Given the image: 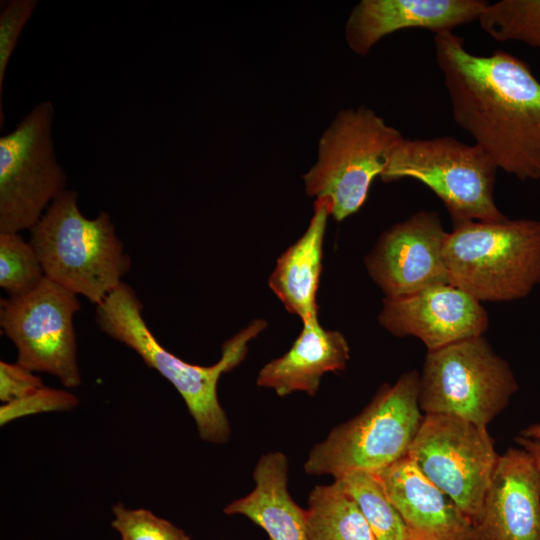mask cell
I'll list each match as a JSON object with an SVG mask.
<instances>
[{"label": "cell", "mask_w": 540, "mask_h": 540, "mask_svg": "<svg viewBox=\"0 0 540 540\" xmlns=\"http://www.w3.org/2000/svg\"><path fill=\"white\" fill-rule=\"evenodd\" d=\"M112 513L110 524L121 540H191L182 529L150 510L129 509L118 502Z\"/></svg>", "instance_id": "cell-24"}, {"label": "cell", "mask_w": 540, "mask_h": 540, "mask_svg": "<svg viewBox=\"0 0 540 540\" xmlns=\"http://www.w3.org/2000/svg\"><path fill=\"white\" fill-rule=\"evenodd\" d=\"M77 404L78 399L73 393L44 386L24 398L2 405L0 424L3 426L17 418L42 412L71 410Z\"/></svg>", "instance_id": "cell-25"}, {"label": "cell", "mask_w": 540, "mask_h": 540, "mask_svg": "<svg viewBox=\"0 0 540 540\" xmlns=\"http://www.w3.org/2000/svg\"><path fill=\"white\" fill-rule=\"evenodd\" d=\"M30 232L45 277L93 304L102 303L130 270L110 215L85 217L74 190L60 193Z\"/></svg>", "instance_id": "cell-3"}, {"label": "cell", "mask_w": 540, "mask_h": 540, "mask_svg": "<svg viewBox=\"0 0 540 540\" xmlns=\"http://www.w3.org/2000/svg\"><path fill=\"white\" fill-rule=\"evenodd\" d=\"M349 358L350 348L342 333L324 329L318 318L307 320L291 348L260 370L257 385L273 389L279 396L296 391L313 396L321 377L344 370Z\"/></svg>", "instance_id": "cell-17"}, {"label": "cell", "mask_w": 540, "mask_h": 540, "mask_svg": "<svg viewBox=\"0 0 540 540\" xmlns=\"http://www.w3.org/2000/svg\"><path fill=\"white\" fill-rule=\"evenodd\" d=\"M478 22L497 41H520L540 49V0L488 3Z\"/></svg>", "instance_id": "cell-22"}, {"label": "cell", "mask_w": 540, "mask_h": 540, "mask_svg": "<svg viewBox=\"0 0 540 540\" xmlns=\"http://www.w3.org/2000/svg\"><path fill=\"white\" fill-rule=\"evenodd\" d=\"M288 461L281 452L264 454L254 471V489L224 508L227 515H243L260 526L271 540H310L306 510L287 488Z\"/></svg>", "instance_id": "cell-18"}, {"label": "cell", "mask_w": 540, "mask_h": 540, "mask_svg": "<svg viewBox=\"0 0 540 540\" xmlns=\"http://www.w3.org/2000/svg\"><path fill=\"white\" fill-rule=\"evenodd\" d=\"M434 46L457 125L498 169L540 179V82L529 66L503 50L472 54L453 31L435 34Z\"/></svg>", "instance_id": "cell-1"}, {"label": "cell", "mask_w": 540, "mask_h": 540, "mask_svg": "<svg viewBox=\"0 0 540 540\" xmlns=\"http://www.w3.org/2000/svg\"><path fill=\"white\" fill-rule=\"evenodd\" d=\"M409 456L473 523L500 455L486 427L457 416L425 414Z\"/></svg>", "instance_id": "cell-10"}, {"label": "cell", "mask_w": 540, "mask_h": 540, "mask_svg": "<svg viewBox=\"0 0 540 540\" xmlns=\"http://www.w3.org/2000/svg\"><path fill=\"white\" fill-rule=\"evenodd\" d=\"M54 112L42 101L0 137V233L30 230L66 190L52 139Z\"/></svg>", "instance_id": "cell-9"}, {"label": "cell", "mask_w": 540, "mask_h": 540, "mask_svg": "<svg viewBox=\"0 0 540 540\" xmlns=\"http://www.w3.org/2000/svg\"><path fill=\"white\" fill-rule=\"evenodd\" d=\"M521 435L528 438L540 439V424H533L521 431Z\"/></svg>", "instance_id": "cell-29"}, {"label": "cell", "mask_w": 540, "mask_h": 540, "mask_svg": "<svg viewBox=\"0 0 540 540\" xmlns=\"http://www.w3.org/2000/svg\"><path fill=\"white\" fill-rule=\"evenodd\" d=\"M373 473L412 540H472L471 521L409 456Z\"/></svg>", "instance_id": "cell-16"}, {"label": "cell", "mask_w": 540, "mask_h": 540, "mask_svg": "<svg viewBox=\"0 0 540 540\" xmlns=\"http://www.w3.org/2000/svg\"><path fill=\"white\" fill-rule=\"evenodd\" d=\"M447 235L436 211H418L383 232L365 257L366 269L385 297L450 283Z\"/></svg>", "instance_id": "cell-12"}, {"label": "cell", "mask_w": 540, "mask_h": 540, "mask_svg": "<svg viewBox=\"0 0 540 540\" xmlns=\"http://www.w3.org/2000/svg\"><path fill=\"white\" fill-rule=\"evenodd\" d=\"M484 0H361L345 26L348 47L367 55L385 36L403 29H426L435 34L478 20Z\"/></svg>", "instance_id": "cell-15"}, {"label": "cell", "mask_w": 540, "mask_h": 540, "mask_svg": "<svg viewBox=\"0 0 540 540\" xmlns=\"http://www.w3.org/2000/svg\"><path fill=\"white\" fill-rule=\"evenodd\" d=\"M142 309L134 290L123 282L97 305L96 322L103 333L134 350L148 367L175 387L202 440L216 444L226 442L231 428L218 401L217 384L223 373L245 358L249 341L266 327V322L252 321L223 344L216 364L199 366L183 361L161 346L143 319Z\"/></svg>", "instance_id": "cell-2"}, {"label": "cell", "mask_w": 540, "mask_h": 540, "mask_svg": "<svg viewBox=\"0 0 540 540\" xmlns=\"http://www.w3.org/2000/svg\"><path fill=\"white\" fill-rule=\"evenodd\" d=\"M37 4V0H12L0 14V95L10 57Z\"/></svg>", "instance_id": "cell-26"}, {"label": "cell", "mask_w": 540, "mask_h": 540, "mask_svg": "<svg viewBox=\"0 0 540 540\" xmlns=\"http://www.w3.org/2000/svg\"><path fill=\"white\" fill-rule=\"evenodd\" d=\"M402 138L366 106L340 110L320 137L316 162L303 175L306 193L326 199L336 221L351 216L365 203Z\"/></svg>", "instance_id": "cell-6"}, {"label": "cell", "mask_w": 540, "mask_h": 540, "mask_svg": "<svg viewBox=\"0 0 540 540\" xmlns=\"http://www.w3.org/2000/svg\"><path fill=\"white\" fill-rule=\"evenodd\" d=\"M444 254L450 283L479 302L522 299L540 284V220L453 223Z\"/></svg>", "instance_id": "cell-4"}, {"label": "cell", "mask_w": 540, "mask_h": 540, "mask_svg": "<svg viewBox=\"0 0 540 540\" xmlns=\"http://www.w3.org/2000/svg\"><path fill=\"white\" fill-rule=\"evenodd\" d=\"M498 167L479 146L450 136L402 138L380 176L384 182L415 179L443 202L453 223L498 222L506 216L494 201Z\"/></svg>", "instance_id": "cell-7"}, {"label": "cell", "mask_w": 540, "mask_h": 540, "mask_svg": "<svg viewBox=\"0 0 540 540\" xmlns=\"http://www.w3.org/2000/svg\"><path fill=\"white\" fill-rule=\"evenodd\" d=\"M80 308L76 294L46 277L33 291L2 299L0 325L17 348V363L79 386L73 317Z\"/></svg>", "instance_id": "cell-11"}, {"label": "cell", "mask_w": 540, "mask_h": 540, "mask_svg": "<svg viewBox=\"0 0 540 540\" xmlns=\"http://www.w3.org/2000/svg\"><path fill=\"white\" fill-rule=\"evenodd\" d=\"M305 510L310 540H376L359 506L336 480L315 486Z\"/></svg>", "instance_id": "cell-20"}, {"label": "cell", "mask_w": 540, "mask_h": 540, "mask_svg": "<svg viewBox=\"0 0 540 540\" xmlns=\"http://www.w3.org/2000/svg\"><path fill=\"white\" fill-rule=\"evenodd\" d=\"M515 442L532 456L540 469V439H533L520 435L515 438Z\"/></svg>", "instance_id": "cell-28"}, {"label": "cell", "mask_w": 540, "mask_h": 540, "mask_svg": "<svg viewBox=\"0 0 540 540\" xmlns=\"http://www.w3.org/2000/svg\"><path fill=\"white\" fill-rule=\"evenodd\" d=\"M330 215L326 199H315L314 214L305 233L277 260L269 287L286 310L302 322L318 318L316 301L322 270V249Z\"/></svg>", "instance_id": "cell-19"}, {"label": "cell", "mask_w": 540, "mask_h": 540, "mask_svg": "<svg viewBox=\"0 0 540 540\" xmlns=\"http://www.w3.org/2000/svg\"><path fill=\"white\" fill-rule=\"evenodd\" d=\"M518 390L509 364L483 337L428 351L419 378V407L486 427Z\"/></svg>", "instance_id": "cell-8"}, {"label": "cell", "mask_w": 540, "mask_h": 540, "mask_svg": "<svg viewBox=\"0 0 540 540\" xmlns=\"http://www.w3.org/2000/svg\"><path fill=\"white\" fill-rule=\"evenodd\" d=\"M335 480L357 503L376 540H412L373 472L355 471Z\"/></svg>", "instance_id": "cell-21"}, {"label": "cell", "mask_w": 540, "mask_h": 540, "mask_svg": "<svg viewBox=\"0 0 540 540\" xmlns=\"http://www.w3.org/2000/svg\"><path fill=\"white\" fill-rule=\"evenodd\" d=\"M472 540H540V469L524 449L500 455Z\"/></svg>", "instance_id": "cell-14"}, {"label": "cell", "mask_w": 540, "mask_h": 540, "mask_svg": "<svg viewBox=\"0 0 540 540\" xmlns=\"http://www.w3.org/2000/svg\"><path fill=\"white\" fill-rule=\"evenodd\" d=\"M419 378L410 371L384 385L360 414L312 448L306 473L338 479L355 471L377 472L405 457L423 419Z\"/></svg>", "instance_id": "cell-5"}, {"label": "cell", "mask_w": 540, "mask_h": 540, "mask_svg": "<svg viewBox=\"0 0 540 540\" xmlns=\"http://www.w3.org/2000/svg\"><path fill=\"white\" fill-rule=\"evenodd\" d=\"M45 278L40 259L19 233H0V286L10 296L33 291Z\"/></svg>", "instance_id": "cell-23"}, {"label": "cell", "mask_w": 540, "mask_h": 540, "mask_svg": "<svg viewBox=\"0 0 540 540\" xmlns=\"http://www.w3.org/2000/svg\"><path fill=\"white\" fill-rule=\"evenodd\" d=\"M44 387L42 379L33 371L16 363L0 361V400L10 403Z\"/></svg>", "instance_id": "cell-27"}, {"label": "cell", "mask_w": 540, "mask_h": 540, "mask_svg": "<svg viewBox=\"0 0 540 540\" xmlns=\"http://www.w3.org/2000/svg\"><path fill=\"white\" fill-rule=\"evenodd\" d=\"M378 320L395 336L418 338L428 351L483 336L489 325L481 302L451 283L385 297Z\"/></svg>", "instance_id": "cell-13"}]
</instances>
